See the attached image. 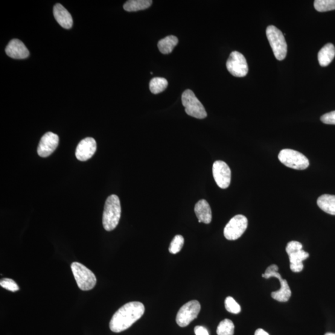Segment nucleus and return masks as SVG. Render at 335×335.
<instances>
[{
	"label": "nucleus",
	"instance_id": "1",
	"mask_svg": "<svg viewBox=\"0 0 335 335\" xmlns=\"http://www.w3.org/2000/svg\"><path fill=\"white\" fill-rule=\"evenodd\" d=\"M145 307L140 302H130L124 305L114 314L109 323L110 330L115 333L126 330L141 318Z\"/></svg>",
	"mask_w": 335,
	"mask_h": 335
},
{
	"label": "nucleus",
	"instance_id": "2",
	"mask_svg": "<svg viewBox=\"0 0 335 335\" xmlns=\"http://www.w3.org/2000/svg\"><path fill=\"white\" fill-rule=\"evenodd\" d=\"M121 215L120 200L116 195L107 197L105 203L103 224L105 230L112 231L118 226Z\"/></svg>",
	"mask_w": 335,
	"mask_h": 335
},
{
	"label": "nucleus",
	"instance_id": "3",
	"mask_svg": "<svg viewBox=\"0 0 335 335\" xmlns=\"http://www.w3.org/2000/svg\"><path fill=\"white\" fill-rule=\"evenodd\" d=\"M71 268L76 282L81 290L90 291L95 287L97 284V278L88 267L78 262H74Z\"/></svg>",
	"mask_w": 335,
	"mask_h": 335
},
{
	"label": "nucleus",
	"instance_id": "4",
	"mask_svg": "<svg viewBox=\"0 0 335 335\" xmlns=\"http://www.w3.org/2000/svg\"><path fill=\"white\" fill-rule=\"evenodd\" d=\"M266 36L276 59L284 60L287 52L284 35L275 26H270L266 29Z\"/></svg>",
	"mask_w": 335,
	"mask_h": 335
},
{
	"label": "nucleus",
	"instance_id": "5",
	"mask_svg": "<svg viewBox=\"0 0 335 335\" xmlns=\"http://www.w3.org/2000/svg\"><path fill=\"white\" fill-rule=\"evenodd\" d=\"M302 244L299 241H292L288 243L286 252L289 256L290 268L294 273L301 272L304 269L302 262L308 258L309 254L302 250Z\"/></svg>",
	"mask_w": 335,
	"mask_h": 335
},
{
	"label": "nucleus",
	"instance_id": "6",
	"mask_svg": "<svg viewBox=\"0 0 335 335\" xmlns=\"http://www.w3.org/2000/svg\"><path fill=\"white\" fill-rule=\"evenodd\" d=\"M182 100L188 115L199 119H205L208 116L205 107L191 90H186L183 92Z\"/></svg>",
	"mask_w": 335,
	"mask_h": 335
},
{
	"label": "nucleus",
	"instance_id": "7",
	"mask_svg": "<svg viewBox=\"0 0 335 335\" xmlns=\"http://www.w3.org/2000/svg\"><path fill=\"white\" fill-rule=\"evenodd\" d=\"M278 159L282 164L295 170H304L309 166L307 157L299 151L292 149L282 150Z\"/></svg>",
	"mask_w": 335,
	"mask_h": 335
},
{
	"label": "nucleus",
	"instance_id": "8",
	"mask_svg": "<svg viewBox=\"0 0 335 335\" xmlns=\"http://www.w3.org/2000/svg\"><path fill=\"white\" fill-rule=\"evenodd\" d=\"M200 304L197 301H189L181 307L177 314L176 321L181 327H187L196 319L200 312Z\"/></svg>",
	"mask_w": 335,
	"mask_h": 335
},
{
	"label": "nucleus",
	"instance_id": "9",
	"mask_svg": "<svg viewBox=\"0 0 335 335\" xmlns=\"http://www.w3.org/2000/svg\"><path fill=\"white\" fill-rule=\"evenodd\" d=\"M248 219L243 215H237L233 217L224 229V234L227 240H236L245 232Z\"/></svg>",
	"mask_w": 335,
	"mask_h": 335
},
{
	"label": "nucleus",
	"instance_id": "10",
	"mask_svg": "<svg viewBox=\"0 0 335 335\" xmlns=\"http://www.w3.org/2000/svg\"><path fill=\"white\" fill-rule=\"evenodd\" d=\"M227 69L236 77H244L249 72V66L245 57L237 51L232 52L227 61Z\"/></svg>",
	"mask_w": 335,
	"mask_h": 335
},
{
	"label": "nucleus",
	"instance_id": "11",
	"mask_svg": "<svg viewBox=\"0 0 335 335\" xmlns=\"http://www.w3.org/2000/svg\"><path fill=\"white\" fill-rule=\"evenodd\" d=\"M212 173L218 187L222 189L229 188L231 182V170L226 162L220 160L215 162Z\"/></svg>",
	"mask_w": 335,
	"mask_h": 335
},
{
	"label": "nucleus",
	"instance_id": "12",
	"mask_svg": "<svg viewBox=\"0 0 335 335\" xmlns=\"http://www.w3.org/2000/svg\"><path fill=\"white\" fill-rule=\"evenodd\" d=\"M59 136L53 132H48L42 137L37 147L38 155L40 157L50 156L59 145Z\"/></svg>",
	"mask_w": 335,
	"mask_h": 335
},
{
	"label": "nucleus",
	"instance_id": "13",
	"mask_svg": "<svg viewBox=\"0 0 335 335\" xmlns=\"http://www.w3.org/2000/svg\"><path fill=\"white\" fill-rule=\"evenodd\" d=\"M97 149V142L92 138H86L80 141L76 148L75 155L80 161L85 162L92 158Z\"/></svg>",
	"mask_w": 335,
	"mask_h": 335
},
{
	"label": "nucleus",
	"instance_id": "14",
	"mask_svg": "<svg viewBox=\"0 0 335 335\" xmlns=\"http://www.w3.org/2000/svg\"><path fill=\"white\" fill-rule=\"evenodd\" d=\"M5 52L9 57L14 59H25L30 55V52L24 43L16 39L11 40L9 42Z\"/></svg>",
	"mask_w": 335,
	"mask_h": 335
},
{
	"label": "nucleus",
	"instance_id": "15",
	"mask_svg": "<svg viewBox=\"0 0 335 335\" xmlns=\"http://www.w3.org/2000/svg\"><path fill=\"white\" fill-rule=\"evenodd\" d=\"M195 214L199 223L209 224L212 221V211L208 201L201 199L196 203L194 208Z\"/></svg>",
	"mask_w": 335,
	"mask_h": 335
},
{
	"label": "nucleus",
	"instance_id": "16",
	"mask_svg": "<svg viewBox=\"0 0 335 335\" xmlns=\"http://www.w3.org/2000/svg\"><path fill=\"white\" fill-rule=\"evenodd\" d=\"M54 16L62 28L69 30L72 27L73 19L71 14L62 5L57 4L54 6Z\"/></svg>",
	"mask_w": 335,
	"mask_h": 335
},
{
	"label": "nucleus",
	"instance_id": "17",
	"mask_svg": "<svg viewBox=\"0 0 335 335\" xmlns=\"http://www.w3.org/2000/svg\"><path fill=\"white\" fill-rule=\"evenodd\" d=\"M335 56V48L333 44L328 43L323 46L319 52L318 60L320 65L327 66L334 59Z\"/></svg>",
	"mask_w": 335,
	"mask_h": 335
},
{
	"label": "nucleus",
	"instance_id": "18",
	"mask_svg": "<svg viewBox=\"0 0 335 335\" xmlns=\"http://www.w3.org/2000/svg\"><path fill=\"white\" fill-rule=\"evenodd\" d=\"M317 205L326 213L335 215V196L323 194L317 200Z\"/></svg>",
	"mask_w": 335,
	"mask_h": 335
},
{
	"label": "nucleus",
	"instance_id": "19",
	"mask_svg": "<svg viewBox=\"0 0 335 335\" xmlns=\"http://www.w3.org/2000/svg\"><path fill=\"white\" fill-rule=\"evenodd\" d=\"M281 288L278 291L272 293L273 299L277 301L285 302L289 301L291 294V290L289 284L285 279H281L280 281Z\"/></svg>",
	"mask_w": 335,
	"mask_h": 335
},
{
	"label": "nucleus",
	"instance_id": "20",
	"mask_svg": "<svg viewBox=\"0 0 335 335\" xmlns=\"http://www.w3.org/2000/svg\"><path fill=\"white\" fill-rule=\"evenodd\" d=\"M178 43V39L176 36H169L160 40L158 43L159 51L163 54H170Z\"/></svg>",
	"mask_w": 335,
	"mask_h": 335
},
{
	"label": "nucleus",
	"instance_id": "21",
	"mask_svg": "<svg viewBox=\"0 0 335 335\" xmlns=\"http://www.w3.org/2000/svg\"><path fill=\"white\" fill-rule=\"evenodd\" d=\"M152 3L151 0H130L125 3L124 9L128 12L144 10L149 8Z\"/></svg>",
	"mask_w": 335,
	"mask_h": 335
},
{
	"label": "nucleus",
	"instance_id": "22",
	"mask_svg": "<svg viewBox=\"0 0 335 335\" xmlns=\"http://www.w3.org/2000/svg\"><path fill=\"white\" fill-rule=\"evenodd\" d=\"M168 84L167 80L164 78H153L150 80L149 84L150 92L153 94H159V93H162L167 89Z\"/></svg>",
	"mask_w": 335,
	"mask_h": 335
},
{
	"label": "nucleus",
	"instance_id": "23",
	"mask_svg": "<svg viewBox=\"0 0 335 335\" xmlns=\"http://www.w3.org/2000/svg\"><path fill=\"white\" fill-rule=\"evenodd\" d=\"M235 326L232 320L225 319L220 322L218 325L217 334L218 335H234Z\"/></svg>",
	"mask_w": 335,
	"mask_h": 335
},
{
	"label": "nucleus",
	"instance_id": "24",
	"mask_svg": "<svg viewBox=\"0 0 335 335\" xmlns=\"http://www.w3.org/2000/svg\"><path fill=\"white\" fill-rule=\"evenodd\" d=\"M314 7L319 12L334 10L335 0H316Z\"/></svg>",
	"mask_w": 335,
	"mask_h": 335
},
{
	"label": "nucleus",
	"instance_id": "25",
	"mask_svg": "<svg viewBox=\"0 0 335 335\" xmlns=\"http://www.w3.org/2000/svg\"><path fill=\"white\" fill-rule=\"evenodd\" d=\"M184 242L185 240L183 236L176 235L173 240L171 241L170 247H169V252L172 254H176L182 250L183 245H184Z\"/></svg>",
	"mask_w": 335,
	"mask_h": 335
},
{
	"label": "nucleus",
	"instance_id": "26",
	"mask_svg": "<svg viewBox=\"0 0 335 335\" xmlns=\"http://www.w3.org/2000/svg\"><path fill=\"white\" fill-rule=\"evenodd\" d=\"M225 307L227 311L232 314H238L241 311L240 305L232 297H227L226 298Z\"/></svg>",
	"mask_w": 335,
	"mask_h": 335
},
{
	"label": "nucleus",
	"instance_id": "27",
	"mask_svg": "<svg viewBox=\"0 0 335 335\" xmlns=\"http://www.w3.org/2000/svg\"><path fill=\"white\" fill-rule=\"evenodd\" d=\"M278 270L279 268L277 265H271V266L267 267V269L265 271L264 274L262 275V277L265 279L276 278L278 279L279 281H280L282 278L280 274L278 273Z\"/></svg>",
	"mask_w": 335,
	"mask_h": 335
},
{
	"label": "nucleus",
	"instance_id": "28",
	"mask_svg": "<svg viewBox=\"0 0 335 335\" xmlns=\"http://www.w3.org/2000/svg\"><path fill=\"white\" fill-rule=\"evenodd\" d=\"M0 285L4 289L11 291V292H16L19 290L18 285L16 282L11 279L4 278L0 281Z\"/></svg>",
	"mask_w": 335,
	"mask_h": 335
},
{
	"label": "nucleus",
	"instance_id": "29",
	"mask_svg": "<svg viewBox=\"0 0 335 335\" xmlns=\"http://www.w3.org/2000/svg\"><path fill=\"white\" fill-rule=\"evenodd\" d=\"M320 120L326 124L335 125V110L325 114L320 118Z\"/></svg>",
	"mask_w": 335,
	"mask_h": 335
},
{
	"label": "nucleus",
	"instance_id": "30",
	"mask_svg": "<svg viewBox=\"0 0 335 335\" xmlns=\"http://www.w3.org/2000/svg\"><path fill=\"white\" fill-rule=\"evenodd\" d=\"M194 333L196 335H209L208 330L202 326H196L194 328Z\"/></svg>",
	"mask_w": 335,
	"mask_h": 335
},
{
	"label": "nucleus",
	"instance_id": "31",
	"mask_svg": "<svg viewBox=\"0 0 335 335\" xmlns=\"http://www.w3.org/2000/svg\"><path fill=\"white\" fill-rule=\"evenodd\" d=\"M255 335H270L267 333L266 331L263 330V329L259 328L257 330L255 331Z\"/></svg>",
	"mask_w": 335,
	"mask_h": 335
},
{
	"label": "nucleus",
	"instance_id": "32",
	"mask_svg": "<svg viewBox=\"0 0 335 335\" xmlns=\"http://www.w3.org/2000/svg\"><path fill=\"white\" fill-rule=\"evenodd\" d=\"M325 335H335V333H326Z\"/></svg>",
	"mask_w": 335,
	"mask_h": 335
}]
</instances>
